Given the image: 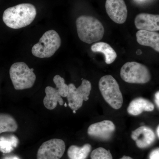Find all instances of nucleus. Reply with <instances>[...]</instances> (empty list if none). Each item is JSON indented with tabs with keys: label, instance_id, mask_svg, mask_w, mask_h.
<instances>
[{
	"label": "nucleus",
	"instance_id": "nucleus-1",
	"mask_svg": "<svg viewBox=\"0 0 159 159\" xmlns=\"http://www.w3.org/2000/svg\"><path fill=\"white\" fill-rule=\"evenodd\" d=\"M36 9L29 3L19 4L6 9L3 15V20L6 25L17 29L29 25L36 16Z\"/></svg>",
	"mask_w": 159,
	"mask_h": 159
},
{
	"label": "nucleus",
	"instance_id": "nucleus-2",
	"mask_svg": "<svg viewBox=\"0 0 159 159\" xmlns=\"http://www.w3.org/2000/svg\"><path fill=\"white\" fill-rule=\"evenodd\" d=\"M76 24L78 37L83 42L91 44L99 41L103 37L104 27L96 18L80 16L76 20Z\"/></svg>",
	"mask_w": 159,
	"mask_h": 159
},
{
	"label": "nucleus",
	"instance_id": "nucleus-3",
	"mask_svg": "<svg viewBox=\"0 0 159 159\" xmlns=\"http://www.w3.org/2000/svg\"><path fill=\"white\" fill-rule=\"evenodd\" d=\"M34 69L29 68L24 62H16L11 65L9 70L10 78L17 90L31 88L36 80Z\"/></svg>",
	"mask_w": 159,
	"mask_h": 159
},
{
	"label": "nucleus",
	"instance_id": "nucleus-4",
	"mask_svg": "<svg viewBox=\"0 0 159 159\" xmlns=\"http://www.w3.org/2000/svg\"><path fill=\"white\" fill-rule=\"evenodd\" d=\"M99 87L106 102L115 109H119L123 104V97L116 80L110 75L99 80Z\"/></svg>",
	"mask_w": 159,
	"mask_h": 159
},
{
	"label": "nucleus",
	"instance_id": "nucleus-5",
	"mask_svg": "<svg viewBox=\"0 0 159 159\" xmlns=\"http://www.w3.org/2000/svg\"><path fill=\"white\" fill-rule=\"evenodd\" d=\"M61 45L59 34L54 30L46 31L40 39L39 42L32 47V54L39 58L52 57Z\"/></svg>",
	"mask_w": 159,
	"mask_h": 159
},
{
	"label": "nucleus",
	"instance_id": "nucleus-6",
	"mask_svg": "<svg viewBox=\"0 0 159 159\" xmlns=\"http://www.w3.org/2000/svg\"><path fill=\"white\" fill-rule=\"evenodd\" d=\"M121 78L125 82L131 84H146L151 80V74L148 67L135 62H127L123 65L120 71Z\"/></svg>",
	"mask_w": 159,
	"mask_h": 159
},
{
	"label": "nucleus",
	"instance_id": "nucleus-7",
	"mask_svg": "<svg viewBox=\"0 0 159 159\" xmlns=\"http://www.w3.org/2000/svg\"><path fill=\"white\" fill-rule=\"evenodd\" d=\"M68 86L69 92L67 98L69 106L73 111H76L82 106L84 101L89 100L92 85L89 80L84 79L78 88L72 83Z\"/></svg>",
	"mask_w": 159,
	"mask_h": 159
},
{
	"label": "nucleus",
	"instance_id": "nucleus-8",
	"mask_svg": "<svg viewBox=\"0 0 159 159\" xmlns=\"http://www.w3.org/2000/svg\"><path fill=\"white\" fill-rule=\"evenodd\" d=\"M66 145L62 140L50 139L40 146L37 153V159H60L64 153Z\"/></svg>",
	"mask_w": 159,
	"mask_h": 159
},
{
	"label": "nucleus",
	"instance_id": "nucleus-9",
	"mask_svg": "<svg viewBox=\"0 0 159 159\" xmlns=\"http://www.w3.org/2000/svg\"><path fill=\"white\" fill-rule=\"evenodd\" d=\"M105 8L108 16L115 23L122 24L125 22L128 10L124 0H106Z\"/></svg>",
	"mask_w": 159,
	"mask_h": 159
},
{
	"label": "nucleus",
	"instance_id": "nucleus-10",
	"mask_svg": "<svg viewBox=\"0 0 159 159\" xmlns=\"http://www.w3.org/2000/svg\"><path fill=\"white\" fill-rule=\"evenodd\" d=\"M115 130L116 126L113 122L110 120H103L90 125L88 134L97 139L107 140L111 137Z\"/></svg>",
	"mask_w": 159,
	"mask_h": 159
},
{
	"label": "nucleus",
	"instance_id": "nucleus-11",
	"mask_svg": "<svg viewBox=\"0 0 159 159\" xmlns=\"http://www.w3.org/2000/svg\"><path fill=\"white\" fill-rule=\"evenodd\" d=\"M131 138L139 148H148L153 144L156 136L152 129L146 126H142L132 131Z\"/></svg>",
	"mask_w": 159,
	"mask_h": 159
},
{
	"label": "nucleus",
	"instance_id": "nucleus-12",
	"mask_svg": "<svg viewBox=\"0 0 159 159\" xmlns=\"http://www.w3.org/2000/svg\"><path fill=\"white\" fill-rule=\"evenodd\" d=\"M135 25L139 30L150 31H159V15L141 13L135 18Z\"/></svg>",
	"mask_w": 159,
	"mask_h": 159
},
{
	"label": "nucleus",
	"instance_id": "nucleus-13",
	"mask_svg": "<svg viewBox=\"0 0 159 159\" xmlns=\"http://www.w3.org/2000/svg\"><path fill=\"white\" fill-rule=\"evenodd\" d=\"M137 41L139 44L151 47L159 52V34L156 31L139 30L136 33Z\"/></svg>",
	"mask_w": 159,
	"mask_h": 159
},
{
	"label": "nucleus",
	"instance_id": "nucleus-14",
	"mask_svg": "<svg viewBox=\"0 0 159 159\" xmlns=\"http://www.w3.org/2000/svg\"><path fill=\"white\" fill-rule=\"evenodd\" d=\"M155 108L152 102L142 97L135 98L129 103L127 112L132 116H139L144 111H152Z\"/></svg>",
	"mask_w": 159,
	"mask_h": 159
},
{
	"label": "nucleus",
	"instance_id": "nucleus-15",
	"mask_svg": "<svg viewBox=\"0 0 159 159\" xmlns=\"http://www.w3.org/2000/svg\"><path fill=\"white\" fill-rule=\"evenodd\" d=\"M45 91L46 96L44 98L43 102L46 108L52 110L56 108L57 103L61 106L63 105L64 101L62 97L56 89L48 86L46 88Z\"/></svg>",
	"mask_w": 159,
	"mask_h": 159
},
{
	"label": "nucleus",
	"instance_id": "nucleus-16",
	"mask_svg": "<svg viewBox=\"0 0 159 159\" xmlns=\"http://www.w3.org/2000/svg\"><path fill=\"white\" fill-rule=\"evenodd\" d=\"M91 50L93 52H99L104 54L105 63L107 64L112 63L117 58L116 51L107 43L102 42L95 43L91 47Z\"/></svg>",
	"mask_w": 159,
	"mask_h": 159
},
{
	"label": "nucleus",
	"instance_id": "nucleus-17",
	"mask_svg": "<svg viewBox=\"0 0 159 159\" xmlns=\"http://www.w3.org/2000/svg\"><path fill=\"white\" fill-rule=\"evenodd\" d=\"M18 128L16 120L11 115L0 113V134L5 132H15Z\"/></svg>",
	"mask_w": 159,
	"mask_h": 159
},
{
	"label": "nucleus",
	"instance_id": "nucleus-18",
	"mask_svg": "<svg viewBox=\"0 0 159 159\" xmlns=\"http://www.w3.org/2000/svg\"><path fill=\"white\" fill-rule=\"evenodd\" d=\"M91 149V145L89 144H86L82 147L71 145L68 150V156L70 159H86Z\"/></svg>",
	"mask_w": 159,
	"mask_h": 159
},
{
	"label": "nucleus",
	"instance_id": "nucleus-19",
	"mask_svg": "<svg viewBox=\"0 0 159 159\" xmlns=\"http://www.w3.org/2000/svg\"><path fill=\"white\" fill-rule=\"evenodd\" d=\"M18 139L17 137L11 135L0 138V151L4 153L11 152L17 146Z\"/></svg>",
	"mask_w": 159,
	"mask_h": 159
},
{
	"label": "nucleus",
	"instance_id": "nucleus-20",
	"mask_svg": "<svg viewBox=\"0 0 159 159\" xmlns=\"http://www.w3.org/2000/svg\"><path fill=\"white\" fill-rule=\"evenodd\" d=\"M53 81L61 97H67L68 94L69 86L65 83L64 79L59 75H56L53 78Z\"/></svg>",
	"mask_w": 159,
	"mask_h": 159
},
{
	"label": "nucleus",
	"instance_id": "nucleus-21",
	"mask_svg": "<svg viewBox=\"0 0 159 159\" xmlns=\"http://www.w3.org/2000/svg\"><path fill=\"white\" fill-rule=\"evenodd\" d=\"M91 159H113L110 151L102 147L93 151L91 153Z\"/></svg>",
	"mask_w": 159,
	"mask_h": 159
},
{
	"label": "nucleus",
	"instance_id": "nucleus-22",
	"mask_svg": "<svg viewBox=\"0 0 159 159\" xmlns=\"http://www.w3.org/2000/svg\"><path fill=\"white\" fill-rule=\"evenodd\" d=\"M149 159H159V149L157 148L151 152Z\"/></svg>",
	"mask_w": 159,
	"mask_h": 159
},
{
	"label": "nucleus",
	"instance_id": "nucleus-23",
	"mask_svg": "<svg viewBox=\"0 0 159 159\" xmlns=\"http://www.w3.org/2000/svg\"><path fill=\"white\" fill-rule=\"evenodd\" d=\"M155 101L156 104L158 108L159 107V91L157 92L156 93L155 95Z\"/></svg>",
	"mask_w": 159,
	"mask_h": 159
},
{
	"label": "nucleus",
	"instance_id": "nucleus-24",
	"mask_svg": "<svg viewBox=\"0 0 159 159\" xmlns=\"http://www.w3.org/2000/svg\"><path fill=\"white\" fill-rule=\"evenodd\" d=\"M3 159H20V158L18 157L15 156H12L5 157Z\"/></svg>",
	"mask_w": 159,
	"mask_h": 159
},
{
	"label": "nucleus",
	"instance_id": "nucleus-25",
	"mask_svg": "<svg viewBox=\"0 0 159 159\" xmlns=\"http://www.w3.org/2000/svg\"><path fill=\"white\" fill-rule=\"evenodd\" d=\"M120 159H133L132 158L130 157H128V156H124L122 157Z\"/></svg>",
	"mask_w": 159,
	"mask_h": 159
},
{
	"label": "nucleus",
	"instance_id": "nucleus-26",
	"mask_svg": "<svg viewBox=\"0 0 159 159\" xmlns=\"http://www.w3.org/2000/svg\"><path fill=\"white\" fill-rule=\"evenodd\" d=\"M159 125H158L157 128V135L158 137H159Z\"/></svg>",
	"mask_w": 159,
	"mask_h": 159
},
{
	"label": "nucleus",
	"instance_id": "nucleus-27",
	"mask_svg": "<svg viewBox=\"0 0 159 159\" xmlns=\"http://www.w3.org/2000/svg\"><path fill=\"white\" fill-rule=\"evenodd\" d=\"M73 112H74V114H75L76 113V111L74 110L73 111Z\"/></svg>",
	"mask_w": 159,
	"mask_h": 159
},
{
	"label": "nucleus",
	"instance_id": "nucleus-28",
	"mask_svg": "<svg viewBox=\"0 0 159 159\" xmlns=\"http://www.w3.org/2000/svg\"><path fill=\"white\" fill-rule=\"evenodd\" d=\"M65 106L66 107H67V103H65Z\"/></svg>",
	"mask_w": 159,
	"mask_h": 159
}]
</instances>
